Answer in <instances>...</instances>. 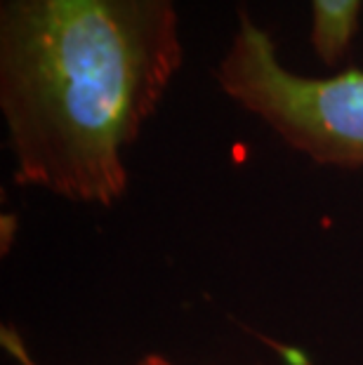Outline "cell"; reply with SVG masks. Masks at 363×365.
<instances>
[{
  "mask_svg": "<svg viewBox=\"0 0 363 365\" xmlns=\"http://www.w3.org/2000/svg\"><path fill=\"white\" fill-rule=\"evenodd\" d=\"M182 66L175 0H0L14 180L78 203L128 191L123 153Z\"/></svg>",
  "mask_w": 363,
  "mask_h": 365,
  "instance_id": "obj_1",
  "label": "cell"
},
{
  "mask_svg": "<svg viewBox=\"0 0 363 365\" xmlns=\"http://www.w3.org/2000/svg\"><path fill=\"white\" fill-rule=\"evenodd\" d=\"M363 0H312V48L333 66L352 48Z\"/></svg>",
  "mask_w": 363,
  "mask_h": 365,
  "instance_id": "obj_3",
  "label": "cell"
},
{
  "mask_svg": "<svg viewBox=\"0 0 363 365\" xmlns=\"http://www.w3.org/2000/svg\"><path fill=\"white\" fill-rule=\"evenodd\" d=\"M3 341H5L7 351H12L24 365H36L26 356L24 349H21V341L17 339V335H14L12 330H3ZM135 365H175V363H170L168 359H163V356H146V359H142L140 363H135Z\"/></svg>",
  "mask_w": 363,
  "mask_h": 365,
  "instance_id": "obj_4",
  "label": "cell"
},
{
  "mask_svg": "<svg viewBox=\"0 0 363 365\" xmlns=\"http://www.w3.org/2000/svg\"><path fill=\"white\" fill-rule=\"evenodd\" d=\"M231 48L218 66L227 95L262 118L292 149L316 163L339 168L363 165V73L305 78L288 71L272 38L238 14Z\"/></svg>",
  "mask_w": 363,
  "mask_h": 365,
  "instance_id": "obj_2",
  "label": "cell"
}]
</instances>
